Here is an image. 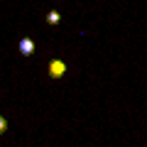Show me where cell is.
Instances as JSON below:
<instances>
[{
	"instance_id": "1",
	"label": "cell",
	"mask_w": 147,
	"mask_h": 147,
	"mask_svg": "<svg viewBox=\"0 0 147 147\" xmlns=\"http://www.w3.org/2000/svg\"><path fill=\"white\" fill-rule=\"evenodd\" d=\"M47 71H49V79H61L64 74H66V64H64L61 59H52Z\"/></svg>"
},
{
	"instance_id": "2",
	"label": "cell",
	"mask_w": 147,
	"mask_h": 147,
	"mask_svg": "<svg viewBox=\"0 0 147 147\" xmlns=\"http://www.w3.org/2000/svg\"><path fill=\"white\" fill-rule=\"evenodd\" d=\"M20 54L22 57H32V54H34V42H32L30 37L20 39Z\"/></svg>"
},
{
	"instance_id": "3",
	"label": "cell",
	"mask_w": 147,
	"mask_h": 147,
	"mask_svg": "<svg viewBox=\"0 0 147 147\" xmlns=\"http://www.w3.org/2000/svg\"><path fill=\"white\" fill-rule=\"evenodd\" d=\"M59 20H61V15H59L57 10H52V12L47 15V22H49V25H59Z\"/></svg>"
},
{
	"instance_id": "4",
	"label": "cell",
	"mask_w": 147,
	"mask_h": 147,
	"mask_svg": "<svg viewBox=\"0 0 147 147\" xmlns=\"http://www.w3.org/2000/svg\"><path fill=\"white\" fill-rule=\"evenodd\" d=\"M5 130H7V118H3V115H0V135H3Z\"/></svg>"
}]
</instances>
